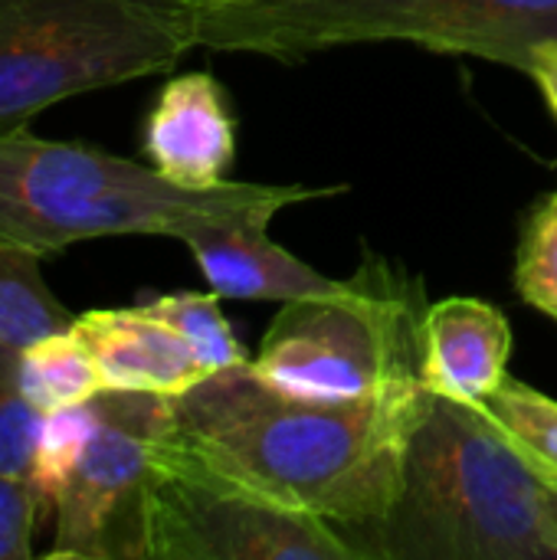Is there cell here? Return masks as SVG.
Returning a JSON list of instances; mask_svg holds the SVG:
<instances>
[{"label":"cell","mask_w":557,"mask_h":560,"mask_svg":"<svg viewBox=\"0 0 557 560\" xmlns=\"http://www.w3.org/2000/svg\"><path fill=\"white\" fill-rule=\"evenodd\" d=\"M144 154L158 174L181 187L227 180L236 131L220 82L210 72H184L161 89L144 121Z\"/></svg>","instance_id":"cell-9"},{"label":"cell","mask_w":557,"mask_h":560,"mask_svg":"<svg viewBox=\"0 0 557 560\" xmlns=\"http://www.w3.org/2000/svg\"><path fill=\"white\" fill-rule=\"evenodd\" d=\"M519 295L557 322V190L545 197L525 223L519 262H515Z\"/></svg>","instance_id":"cell-19"},{"label":"cell","mask_w":557,"mask_h":560,"mask_svg":"<svg viewBox=\"0 0 557 560\" xmlns=\"http://www.w3.org/2000/svg\"><path fill=\"white\" fill-rule=\"evenodd\" d=\"M181 243L194 253L210 292L240 302H295L332 292L338 282L325 279L289 249L266 236L256 223H200Z\"/></svg>","instance_id":"cell-12"},{"label":"cell","mask_w":557,"mask_h":560,"mask_svg":"<svg viewBox=\"0 0 557 560\" xmlns=\"http://www.w3.org/2000/svg\"><path fill=\"white\" fill-rule=\"evenodd\" d=\"M328 522L276 502L190 440L161 436L138 512V560H358Z\"/></svg>","instance_id":"cell-7"},{"label":"cell","mask_w":557,"mask_h":560,"mask_svg":"<svg viewBox=\"0 0 557 560\" xmlns=\"http://www.w3.org/2000/svg\"><path fill=\"white\" fill-rule=\"evenodd\" d=\"M479 410L557 482V400L548 394L506 377Z\"/></svg>","instance_id":"cell-16"},{"label":"cell","mask_w":557,"mask_h":560,"mask_svg":"<svg viewBox=\"0 0 557 560\" xmlns=\"http://www.w3.org/2000/svg\"><path fill=\"white\" fill-rule=\"evenodd\" d=\"M509 318L483 299H443L423 312L420 387L433 397L479 407L506 377Z\"/></svg>","instance_id":"cell-10"},{"label":"cell","mask_w":557,"mask_h":560,"mask_svg":"<svg viewBox=\"0 0 557 560\" xmlns=\"http://www.w3.org/2000/svg\"><path fill=\"white\" fill-rule=\"evenodd\" d=\"M345 187L243 184L181 187L131 158L76 141H49L26 125L0 131V236L56 256L95 236H184L200 223H256Z\"/></svg>","instance_id":"cell-3"},{"label":"cell","mask_w":557,"mask_h":560,"mask_svg":"<svg viewBox=\"0 0 557 560\" xmlns=\"http://www.w3.org/2000/svg\"><path fill=\"white\" fill-rule=\"evenodd\" d=\"M430 400L423 387L361 404L295 400L263 384L250 361L171 397L177 433L204 456L351 538L384 522L397 502Z\"/></svg>","instance_id":"cell-1"},{"label":"cell","mask_w":557,"mask_h":560,"mask_svg":"<svg viewBox=\"0 0 557 560\" xmlns=\"http://www.w3.org/2000/svg\"><path fill=\"white\" fill-rule=\"evenodd\" d=\"M72 328L85 341L105 390L177 397L207 377L187 341L144 305L95 308L76 315Z\"/></svg>","instance_id":"cell-11"},{"label":"cell","mask_w":557,"mask_h":560,"mask_svg":"<svg viewBox=\"0 0 557 560\" xmlns=\"http://www.w3.org/2000/svg\"><path fill=\"white\" fill-rule=\"evenodd\" d=\"M95 430L53 495L56 541L46 558H138L141 489L174 404L161 394H95Z\"/></svg>","instance_id":"cell-8"},{"label":"cell","mask_w":557,"mask_h":560,"mask_svg":"<svg viewBox=\"0 0 557 560\" xmlns=\"http://www.w3.org/2000/svg\"><path fill=\"white\" fill-rule=\"evenodd\" d=\"M529 75L538 82L545 102L552 105L557 118V39H548L535 49L532 62H529Z\"/></svg>","instance_id":"cell-21"},{"label":"cell","mask_w":557,"mask_h":560,"mask_svg":"<svg viewBox=\"0 0 557 560\" xmlns=\"http://www.w3.org/2000/svg\"><path fill=\"white\" fill-rule=\"evenodd\" d=\"M144 308L187 341L207 377L246 361L243 345L233 338L230 322L220 312L217 292H171L144 302Z\"/></svg>","instance_id":"cell-15"},{"label":"cell","mask_w":557,"mask_h":560,"mask_svg":"<svg viewBox=\"0 0 557 560\" xmlns=\"http://www.w3.org/2000/svg\"><path fill=\"white\" fill-rule=\"evenodd\" d=\"M190 49L171 0H0V131L62 98L167 72Z\"/></svg>","instance_id":"cell-6"},{"label":"cell","mask_w":557,"mask_h":560,"mask_svg":"<svg viewBox=\"0 0 557 560\" xmlns=\"http://www.w3.org/2000/svg\"><path fill=\"white\" fill-rule=\"evenodd\" d=\"M95 420H98L95 397L85 404L46 413L43 430H39V443H36L33 476H30V486L36 489V495L43 499L46 509H53V495L66 482L76 459L82 456V450L95 430Z\"/></svg>","instance_id":"cell-17"},{"label":"cell","mask_w":557,"mask_h":560,"mask_svg":"<svg viewBox=\"0 0 557 560\" xmlns=\"http://www.w3.org/2000/svg\"><path fill=\"white\" fill-rule=\"evenodd\" d=\"M39 253L0 236V348L26 345L72 328L76 315L53 295L43 279Z\"/></svg>","instance_id":"cell-13"},{"label":"cell","mask_w":557,"mask_h":560,"mask_svg":"<svg viewBox=\"0 0 557 560\" xmlns=\"http://www.w3.org/2000/svg\"><path fill=\"white\" fill-rule=\"evenodd\" d=\"M46 413L20 387V351L0 348V472L26 479L33 476L36 443Z\"/></svg>","instance_id":"cell-18"},{"label":"cell","mask_w":557,"mask_h":560,"mask_svg":"<svg viewBox=\"0 0 557 560\" xmlns=\"http://www.w3.org/2000/svg\"><path fill=\"white\" fill-rule=\"evenodd\" d=\"M194 46L282 62L351 43H417L529 72L557 0H171Z\"/></svg>","instance_id":"cell-4"},{"label":"cell","mask_w":557,"mask_h":560,"mask_svg":"<svg viewBox=\"0 0 557 560\" xmlns=\"http://www.w3.org/2000/svg\"><path fill=\"white\" fill-rule=\"evenodd\" d=\"M361 538V558L557 560V482L479 407L433 397L397 502Z\"/></svg>","instance_id":"cell-2"},{"label":"cell","mask_w":557,"mask_h":560,"mask_svg":"<svg viewBox=\"0 0 557 560\" xmlns=\"http://www.w3.org/2000/svg\"><path fill=\"white\" fill-rule=\"evenodd\" d=\"M20 387L43 410H62L102 394L98 368L76 328L46 335L20 351Z\"/></svg>","instance_id":"cell-14"},{"label":"cell","mask_w":557,"mask_h":560,"mask_svg":"<svg viewBox=\"0 0 557 560\" xmlns=\"http://www.w3.org/2000/svg\"><path fill=\"white\" fill-rule=\"evenodd\" d=\"M46 512L43 499L26 479L0 472V560L33 558V528Z\"/></svg>","instance_id":"cell-20"},{"label":"cell","mask_w":557,"mask_h":560,"mask_svg":"<svg viewBox=\"0 0 557 560\" xmlns=\"http://www.w3.org/2000/svg\"><path fill=\"white\" fill-rule=\"evenodd\" d=\"M417 289L378 256L332 292L286 302L250 361L272 390L312 404H361L420 387Z\"/></svg>","instance_id":"cell-5"}]
</instances>
